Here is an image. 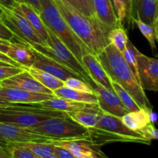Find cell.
I'll return each instance as SVG.
<instances>
[{
	"mask_svg": "<svg viewBox=\"0 0 158 158\" xmlns=\"http://www.w3.org/2000/svg\"><path fill=\"white\" fill-rule=\"evenodd\" d=\"M157 0H131V20L140 19L152 26L158 19Z\"/></svg>",
	"mask_w": 158,
	"mask_h": 158,
	"instance_id": "e0dca14e",
	"label": "cell"
},
{
	"mask_svg": "<svg viewBox=\"0 0 158 158\" xmlns=\"http://www.w3.org/2000/svg\"><path fill=\"white\" fill-rule=\"evenodd\" d=\"M108 41L120 52H123L126 49L127 42L129 41L126 30L122 26H117L111 29L108 33Z\"/></svg>",
	"mask_w": 158,
	"mask_h": 158,
	"instance_id": "83f0119b",
	"label": "cell"
},
{
	"mask_svg": "<svg viewBox=\"0 0 158 158\" xmlns=\"http://www.w3.org/2000/svg\"><path fill=\"white\" fill-rule=\"evenodd\" d=\"M6 65H9V64H7V63H3V62L0 61V66H6Z\"/></svg>",
	"mask_w": 158,
	"mask_h": 158,
	"instance_id": "7dc6e473",
	"label": "cell"
},
{
	"mask_svg": "<svg viewBox=\"0 0 158 158\" xmlns=\"http://www.w3.org/2000/svg\"><path fill=\"white\" fill-rule=\"evenodd\" d=\"M137 133H138L142 137H143L145 140L151 142V140H157L158 138L157 129L155 127L154 124H153V123H149V124L147 125L146 127L142 128L141 130L137 131Z\"/></svg>",
	"mask_w": 158,
	"mask_h": 158,
	"instance_id": "e575fe53",
	"label": "cell"
},
{
	"mask_svg": "<svg viewBox=\"0 0 158 158\" xmlns=\"http://www.w3.org/2000/svg\"><path fill=\"white\" fill-rule=\"evenodd\" d=\"M24 70V67L14 66L12 65L0 66V82L16 75Z\"/></svg>",
	"mask_w": 158,
	"mask_h": 158,
	"instance_id": "836d02e7",
	"label": "cell"
},
{
	"mask_svg": "<svg viewBox=\"0 0 158 158\" xmlns=\"http://www.w3.org/2000/svg\"><path fill=\"white\" fill-rule=\"evenodd\" d=\"M118 26H123L125 20H131V0H111Z\"/></svg>",
	"mask_w": 158,
	"mask_h": 158,
	"instance_id": "4316f807",
	"label": "cell"
},
{
	"mask_svg": "<svg viewBox=\"0 0 158 158\" xmlns=\"http://www.w3.org/2000/svg\"><path fill=\"white\" fill-rule=\"evenodd\" d=\"M16 3H26L34 8L37 12L40 11V0H15Z\"/></svg>",
	"mask_w": 158,
	"mask_h": 158,
	"instance_id": "f35d334b",
	"label": "cell"
},
{
	"mask_svg": "<svg viewBox=\"0 0 158 158\" xmlns=\"http://www.w3.org/2000/svg\"><path fill=\"white\" fill-rule=\"evenodd\" d=\"M0 86L19 88L29 92L53 95L52 91L37 81L26 69H25V68L23 72L1 81Z\"/></svg>",
	"mask_w": 158,
	"mask_h": 158,
	"instance_id": "5bb4252c",
	"label": "cell"
},
{
	"mask_svg": "<svg viewBox=\"0 0 158 158\" xmlns=\"http://www.w3.org/2000/svg\"><path fill=\"white\" fill-rule=\"evenodd\" d=\"M140 85L143 90H158V61L137 51L136 55Z\"/></svg>",
	"mask_w": 158,
	"mask_h": 158,
	"instance_id": "8fae6325",
	"label": "cell"
},
{
	"mask_svg": "<svg viewBox=\"0 0 158 158\" xmlns=\"http://www.w3.org/2000/svg\"><path fill=\"white\" fill-rule=\"evenodd\" d=\"M54 97L52 94H38L15 87L0 86V98L12 103H28L43 101Z\"/></svg>",
	"mask_w": 158,
	"mask_h": 158,
	"instance_id": "9a60e30c",
	"label": "cell"
},
{
	"mask_svg": "<svg viewBox=\"0 0 158 158\" xmlns=\"http://www.w3.org/2000/svg\"><path fill=\"white\" fill-rule=\"evenodd\" d=\"M86 83L89 85L97 96V104L103 112L119 117L128 113L115 93L97 83L89 76L86 79Z\"/></svg>",
	"mask_w": 158,
	"mask_h": 158,
	"instance_id": "30bf717a",
	"label": "cell"
},
{
	"mask_svg": "<svg viewBox=\"0 0 158 158\" xmlns=\"http://www.w3.org/2000/svg\"><path fill=\"white\" fill-rule=\"evenodd\" d=\"M9 147L23 148V149L31 152L32 154H34L39 158H43L52 155L54 150L53 143H47V142H18V143H12L8 148H9Z\"/></svg>",
	"mask_w": 158,
	"mask_h": 158,
	"instance_id": "d4e9b609",
	"label": "cell"
},
{
	"mask_svg": "<svg viewBox=\"0 0 158 158\" xmlns=\"http://www.w3.org/2000/svg\"><path fill=\"white\" fill-rule=\"evenodd\" d=\"M157 114L153 112V111L151 110V113H150V120H151V123H153V124H154V123H156V121H157Z\"/></svg>",
	"mask_w": 158,
	"mask_h": 158,
	"instance_id": "ee69618b",
	"label": "cell"
},
{
	"mask_svg": "<svg viewBox=\"0 0 158 158\" xmlns=\"http://www.w3.org/2000/svg\"><path fill=\"white\" fill-rule=\"evenodd\" d=\"M66 115V113L61 111L32 107L25 103H13L12 106L0 107V122L24 128L33 127L52 117H63Z\"/></svg>",
	"mask_w": 158,
	"mask_h": 158,
	"instance_id": "8992f818",
	"label": "cell"
},
{
	"mask_svg": "<svg viewBox=\"0 0 158 158\" xmlns=\"http://www.w3.org/2000/svg\"><path fill=\"white\" fill-rule=\"evenodd\" d=\"M39 15L45 26L60 41L63 42L80 63L83 55L91 52L73 32L60 14L54 0H40V11Z\"/></svg>",
	"mask_w": 158,
	"mask_h": 158,
	"instance_id": "3957f363",
	"label": "cell"
},
{
	"mask_svg": "<svg viewBox=\"0 0 158 158\" xmlns=\"http://www.w3.org/2000/svg\"><path fill=\"white\" fill-rule=\"evenodd\" d=\"M13 103H9V102L6 101V100H2V99L0 98V107H4V106H12Z\"/></svg>",
	"mask_w": 158,
	"mask_h": 158,
	"instance_id": "f6af8a7d",
	"label": "cell"
},
{
	"mask_svg": "<svg viewBox=\"0 0 158 158\" xmlns=\"http://www.w3.org/2000/svg\"><path fill=\"white\" fill-rule=\"evenodd\" d=\"M9 44H10V41H7V40L0 39V52L4 54H6L8 49H9Z\"/></svg>",
	"mask_w": 158,
	"mask_h": 158,
	"instance_id": "b9f144b4",
	"label": "cell"
},
{
	"mask_svg": "<svg viewBox=\"0 0 158 158\" xmlns=\"http://www.w3.org/2000/svg\"><path fill=\"white\" fill-rule=\"evenodd\" d=\"M47 142L52 143L49 137L31 131L29 128L20 127L10 123L0 122V147L7 148L10 144L18 142Z\"/></svg>",
	"mask_w": 158,
	"mask_h": 158,
	"instance_id": "9c48e42d",
	"label": "cell"
},
{
	"mask_svg": "<svg viewBox=\"0 0 158 158\" xmlns=\"http://www.w3.org/2000/svg\"><path fill=\"white\" fill-rule=\"evenodd\" d=\"M25 104L29 106H32V107L43 108V109L49 110L69 113L82 109L86 106V103L73 101V100H66V99L54 96L51 98L43 100V101L35 102V103H25Z\"/></svg>",
	"mask_w": 158,
	"mask_h": 158,
	"instance_id": "d6986e66",
	"label": "cell"
},
{
	"mask_svg": "<svg viewBox=\"0 0 158 158\" xmlns=\"http://www.w3.org/2000/svg\"><path fill=\"white\" fill-rule=\"evenodd\" d=\"M0 83H1V82H0Z\"/></svg>",
	"mask_w": 158,
	"mask_h": 158,
	"instance_id": "f907efd6",
	"label": "cell"
},
{
	"mask_svg": "<svg viewBox=\"0 0 158 158\" xmlns=\"http://www.w3.org/2000/svg\"><path fill=\"white\" fill-rule=\"evenodd\" d=\"M16 2L15 0H0V7L12 9L15 6Z\"/></svg>",
	"mask_w": 158,
	"mask_h": 158,
	"instance_id": "60d3db41",
	"label": "cell"
},
{
	"mask_svg": "<svg viewBox=\"0 0 158 158\" xmlns=\"http://www.w3.org/2000/svg\"><path fill=\"white\" fill-rule=\"evenodd\" d=\"M63 85L66 87L70 88V89H75V90L82 91V92L88 93V94H94V90L89 86V85L81 79L70 77L63 81Z\"/></svg>",
	"mask_w": 158,
	"mask_h": 158,
	"instance_id": "1f68e13d",
	"label": "cell"
},
{
	"mask_svg": "<svg viewBox=\"0 0 158 158\" xmlns=\"http://www.w3.org/2000/svg\"><path fill=\"white\" fill-rule=\"evenodd\" d=\"M132 21L137 25V27H138L139 29L140 30V32H142V34L144 35L145 38H146L147 40H148V41L149 42L151 48H152L153 49H155V42L158 39L157 29H156L153 26H151V25L144 23L143 22H142L141 20L140 19H132Z\"/></svg>",
	"mask_w": 158,
	"mask_h": 158,
	"instance_id": "4dcf8cb0",
	"label": "cell"
},
{
	"mask_svg": "<svg viewBox=\"0 0 158 158\" xmlns=\"http://www.w3.org/2000/svg\"><path fill=\"white\" fill-rule=\"evenodd\" d=\"M94 12L99 20L113 29L118 26L111 0H92Z\"/></svg>",
	"mask_w": 158,
	"mask_h": 158,
	"instance_id": "7402d4cb",
	"label": "cell"
},
{
	"mask_svg": "<svg viewBox=\"0 0 158 158\" xmlns=\"http://www.w3.org/2000/svg\"><path fill=\"white\" fill-rule=\"evenodd\" d=\"M52 143L68 149L77 158H108L100 151V147L94 144L89 139L60 140Z\"/></svg>",
	"mask_w": 158,
	"mask_h": 158,
	"instance_id": "4fadbf2b",
	"label": "cell"
},
{
	"mask_svg": "<svg viewBox=\"0 0 158 158\" xmlns=\"http://www.w3.org/2000/svg\"><path fill=\"white\" fill-rule=\"evenodd\" d=\"M100 63L106 70L111 81L116 82L131 94L140 107L152 109V105L147 97L130 69L120 51L109 44L97 55Z\"/></svg>",
	"mask_w": 158,
	"mask_h": 158,
	"instance_id": "7a4b0ae2",
	"label": "cell"
},
{
	"mask_svg": "<svg viewBox=\"0 0 158 158\" xmlns=\"http://www.w3.org/2000/svg\"><path fill=\"white\" fill-rule=\"evenodd\" d=\"M152 109L142 107L139 110L128 112L120 117L123 124L133 131L137 132L151 123L150 113Z\"/></svg>",
	"mask_w": 158,
	"mask_h": 158,
	"instance_id": "603a6c76",
	"label": "cell"
},
{
	"mask_svg": "<svg viewBox=\"0 0 158 158\" xmlns=\"http://www.w3.org/2000/svg\"><path fill=\"white\" fill-rule=\"evenodd\" d=\"M0 39L10 42L14 39L13 33L2 23L1 20H0Z\"/></svg>",
	"mask_w": 158,
	"mask_h": 158,
	"instance_id": "74e56055",
	"label": "cell"
},
{
	"mask_svg": "<svg viewBox=\"0 0 158 158\" xmlns=\"http://www.w3.org/2000/svg\"><path fill=\"white\" fill-rule=\"evenodd\" d=\"M10 158H39L29 151L19 148L9 147L6 148Z\"/></svg>",
	"mask_w": 158,
	"mask_h": 158,
	"instance_id": "d590c367",
	"label": "cell"
},
{
	"mask_svg": "<svg viewBox=\"0 0 158 158\" xmlns=\"http://www.w3.org/2000/svg\"><path fill=\"white\" fill-rule=\"evenodd\" d=\"M81 63L86 69L89 77L94 81L106 89L114 92L112 86V81L100 63V60L97 58V55L91 52L85 54L82 57Z\"/></svg>",
	"mask_w": 158,
	"mask_h": 158,
	"instance_id": "2e32d148",
	"label": "cell"
},
{
	"mask_svg": "<svg viewBox=\"0 0 158 158\" xmlns=\"http://www.w3.org/2000/svg\"><path fill=\"white\" fill-rule=\"evenodd\" d=\"M0 20L13 33L14 37L27 43L46 45L29 22L15 9L0 7Z\"/></svg>",
	"mask_w": 158,
	"mask_h": 158,
	"instance_id": "ba28073f",
	"label": "cell"
},
{
	"mask_svg": "<svg viewBox=\"0 0 158 158\" xmlns=\"http://www.w3.org/2000/svg\"><path fill=\"white\" fill-rule=\"evenodd\" d=\"M0 61L3 62V63H7V64L12 65V66L22 67V66H19L18 63H16L15 61H13L12 60H11L9 56H7L6 55V54L2 53V52H0Z\"/></svg>",
	"mask_w": 158,
	"mask_h": 158,
	"instance_id": "ab89813d",
	"label": "cell"
},
{
	"mask_svg": "<svg viewBox=\"0 0 158 158\" xmlns=\"http://www.w3.org/2000/svg\"><path fill=\"white\" fill-rule=\"evenodd\" d=\"M88 129L89 140L98 147L114 142H131L148 145L151 143L137 132L127 127L120 117L104 112L97 125Z\"/></svg>",
	"mask_w": 158,
	"mask_h": 158,
	"instance_id": "277c9868",
	"label": "cell"
},
{
	"mask_svg": "<svg viewBox=\"0 0 158 158\" xmlns=\"http://www.w3.org/2000/svg\"><path fill=\"white\" fill-rule=\"evenodd\" d=\"M29 129L32 132L49 137L52 142L89 139V129L74 121L68 114L63 117L47 119Z\"/></svg>",
	"mask_w": 158,
	"mask_h": 158,
	"instance_id": "5b68a950",
	"label": "cell"
},
{
	"mask_svg": "<svg viewBox=\"0 0 158 158\" xmlns=\"http://www.w3.org/2000/svg\"><path fill=\"white\" fill-rule=\"evenodd\" d=\"M0 158H10V156H9V154L6 148L0 147Z\"/></svg>",
	"mask_w": 158,
	"mask_h": 158,
	"instance_id": "7bdbcfd3",
	"label": "cell"
},
{
	"mask_svg": "<svg viewBox=\"0 0 158 158\" xmlns=\"http://www.w3.org/2000/svg\"><path fill=\"white\" fill-rule=\"evenodd\" d=\"M43 158H58V157H56L55 155H53V154H52V155L48 156V157H43Z\"/></svg>",
	"mask_w": 158,
	"mask_h": 158,
	"instance_id": "bcb514c9",
	"label": "cell"
},
{
	"mask_svg": "<svg viewBox=\"0 0 158 158\" xmlns=\"http://www.w3.org/2000/svg\"><path fill=\"white\" fill-rule=\"evenodd\" d=\"M157 2H158V0H157Z\"/></svg>",
	"mask_w": 158,
	"mask_h": 158,
	"instance_id": "681fc988",
	"label": "cell"
},
{
	"mask_svg": "<svg viewBox=\"0 0 158 158\" xmlns=\"http://www.w3.org/2000/svg\"><path fill=\"white\" fill-rule=\"evenodd\" d=\"M71 6L87 16H96L92 0H66Z\"/></svg>",
	"mask_w": 158,
	"mask_h": 158,
	"instance_id": "d6a6232c",
	"label": "cell"
},
{
	"mask_svg": "<svg viewBox=\"0 0 158 158\" xmlns=\"http://www.w3.org/2000/svg\"><path fill=\"white\" fill-rule=\"evenodd\" d=\"M138 49L132 44L130 41L127 42L126 49L122 52L123 58L126 60L127 63L129 66L130 69L132 71L134 77L137 80V83L140 84V80H139V74H138V68H137V61L136 58V55Z\"/></svg>",
	"mask_w": 158,
	"mask_h": 158,
	"instance_id": "f546056e",
	"label": "cell"
},
{
	"mask_svg": "<svg viewBox=\"0 0 158 158\" xmlns=\"http://www.w3.org/2000/svg\"><path fill=\"white\" fill-rule=\"evenodd\" d=\"M112 86L114 88V91L117 97H119L121 103H123V106L126 107L128 112H133V111L139 110L141 107L138 106L135 100H134L131 94L128 92H127L122 86H120L118 83L116 82L112 81Z\"/></svg>",
	"mask_w": 158,
	"mask_h": 158,
	"instance_id": "f1b7e54d",
	"label": "cell"
},
{
	"mask_svg": "<svg viewBox=\"0 0 158 158\" xmlns=\"http://www.w3.org/2000/svg\"><path fill=\"white\" fill-rule=\"evenodd\" d=\"M53 155L58 158H77L68 149L55 144H54Z\"/></svg>",
	"mask_w": 158,
	"mask_h": 158,
	"instance_id": "8d00e7d4",
	"label": "cell"
},
{
	"mask_svg": "<svg viewBox=\"0 0 158 158\" xmlns=\"http://www.w3.org/2000/svg\"><path fill=\"white\" fill-rule=\"evenodd\" d=\"M13 9H16L26 18L34 30L40 35L44 43L47 45L46 41L48 39V32L46 31V27L34 8L26 3H16Z\"/></svg>",
	"mask_w": 158,
	"mask_h": 158,
	"instance_id": "44dd1931",
	"label": "cell"
},
{
	"mask_svg": "<svg viewBox=\"0 0 158 158\" xmlns=\"http://www.w3.org/2000/svg\"><path fill=\"white\" fill-rule=\"evenodd\" d=\"M67 24L93 54L100 53L107 45L111 29L102 23L97 16H87L71 6L66 0H54Z\"/></svg>",
	"mask_w": 158,
	"mask_h": 158,
	"instance_id": "6da1fadb",
	"label": "cell"
},
{
	"mask_svg": "<svg viewBox=\"0 0 158 158\" xmlns=\"http://www.w3.org/2000/svg\"><path fill=\"white\" fill-rule=\"evenodd\" d=\"M6 55L22 67H32L33 65L34 55L32 48L27 43L18 39L17 41L10 42Z\"/></svg>",
	"mask_w": 158,
	"mask_h": 158,
	"instance_id": "ac0fdd59",
	"label": "cell"
},
{
	"mask_svg": "<svg viewBox=\"0 0 158 158\" xmlns=\"http://www.w3.org/2000/svg\"><path fill=\"white\" fill-rule=\"evenodd\" d=\"M0 13H1V10H0Z\"/></svg>",
	"mask_w": 158,
	"mask_h": 158,
	"instance_id": "c3c4849f",
	"label": "cell"
},
{
	"mask_svg": "<svg viewBox=\"0 0 158 158\" xmlns=\"http://www.w3.org/2000/svg\"><path fill=\"white\" fill-rule=\"evenodd\" d=\"M97 103H86L79 110L66 113L74 121L86 128L94 127L103 114Z\"/></svg>",
	"mask_w": 158,
	"mask_h": 158,
	"instance_id": "ffe728a7",
	"label": "cell"
},
{
	"mask_svg": "<svg viewBox=\"0 0 158 158\" xmlns=\"http://www.w3.org/2000/svg\"><path fill=\"white\" fill-rule=\"evenodd\" d=\"M32 49L34 55V63L32 67L36 68V69H41L44 72L48 73L53 77L61 80L62 81H65L70 77L81 79L79 77V75H77V73H75L73 71L69 69L66 66L49 58L48 56L35 50L32 48Z\"/></svg>",
	"mask_w": 158,
	"mask_h": 158,
	"instance_id": "7c38bea8",
	"label": "cell"
},
{
	"mask_svg": "<svg viewBox=\"0 0 158 158\" xmlns=\"http://www.w3.org/2000/svg\"><path fill=\"white\" fill-rule=\"evenodd\" d=\"M25 69H26L37 81L40 82L42 85L46 86L51 91H53L58 88L61 87V86H64L63 81H62L61 80L53 77L48 73L41 70V69L34 67L25 68Z\"/></svg>",
	"mask_w": 158,
	"mask_h": 158,
	"instance_id": "484cf974",
	"label": "cell"
},
{
	"mask_svg": "<svg viewBox=\"0 0 158 158\" xmlns=\"http://www.w3.org/2000/svg\"><path fill=\"white\" fill-rule=\"evenodd\" d=\"M52 94L55 97H61L73 101L86 103H97V96L94 94H88L82 91L75 90L64 86L53 90Z\"/></svg>",
	"mask_w": 158,
	"mask_h": 158,
	"instance_id": "cb8c5ba5",
	"label": "cell"
},
{
	"mask_svg": "<svg viewBox=\"0 0 158 158\" xmlns=\"http://www.w3.org/2000/svg\"><path fill=\"white\" fill-rule=\"evenodd\" d=\"M48 32L47 45L36 44V43H28L32 49L41 52L49 58L61 63L73 71L75 73L86 82V79L89 77L87 71L82 63L77 60V57L72 52L60 41L48 28H46Z\"/></svg>",
	"mask_w": 158,
	"mask_h": 158,
	"instance_id": "52a82bcc",
	"label": "cell"
}]
</instances>
